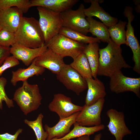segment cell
Returning a JSON list of instances; mask_svg holds the SVG:
<instances>
[{
	"instance_id": "cell-1",
	"label": "cell",
	"mask_w": 140,
	"mask_h": 140,
	"mask_svg": "<svg viewBox=\"0 0 140 140\" xmlns=\"http://www.w3.org/2000/svg\"><path fill=\"white\" fill-rule=\"evenodd\" d=\"M99 61L97 75L110 77L123 68H130L122 55L120 47L111 39L105 47L99 49Z\"/></svg>"
},
{
	"instance_id": "cell-2",
	"label": "cell",
	"mask_w": 140,
	"mask_h": 140,
	"mask_svg": "<svg viewBox=\"0 0 140 140\" xmlns=\"http://www.w3.org/2000/svg\"><path fill=\"white\" fill-rule=\"evenodd\" d=\"M15 34V44L31 48L39 47L45 44L38 21L34 18L23 17Z\"/></svg>"
},
{
	"instance_id": "cell-3",
	"label": "cell",
	"mask_w": 140,
	"mask_h": 140,
	"mask_svg": "<svg viewBox=\"0 0 140 140\" xmlns=\"http://www.w3.org/2000/svg\"><path fill=\"white\" fill-rule=\"evenodd\" d=\"M23 82L22 86L15 91L13 100L24 114L27 115L39 108L41 104L42 97L37 84H30L27 80Z\"/></svg>"
},
{
	"instance_id": "cell-4",
	"label": "cell",
	"mask_w": 140,
	"mask_h": 140,
	"mask_svg": "<svg viewBox=\"0 0 140 140\" xmlns=\"http://www.w3.org/2000/svg\"><path fill=\"white\" fill-rule=\"evenodd\" d=\"M45 45L48 49L63 58L69 57L73 60L83 52L85 45L59 34Z\"/></svg>"
},
{
	"instance_id": "cell-5",
	"label": "cell",
	"mask_w": 140,
	"mask_h": 140,
	"mask_svg": "<svg viewBox=\"0 0 140 140\" xmlns=\"http://www.w3.org/2000/svg\"><path fill=\"white\" fill-rule=\"evenodd\" d=\"M37 9L39 16V24L46 44L52 38L59 34L62 27L60 13L41 7H37Z\"/></svg>"
},
{
	"instance_id": "cell-6",
	"label": "cell",
	"mask_w": 140,
	"mask_h": 140,
	"mask_svg": "<svg viewBox=\"0 0 140 140\" xmlns=\"http://www.w3.org/2000/svg\"><path fill=\"white\" fill-rule=\"evenodd\" d=\"M85 9L84 5L81 4L76 10L71 9L61 13L62 27L86 35L89 32V24Z\"/></svg>"
},
{
	"instance_id": "cell-7",
	"label": "cell",
	"mask_w": 140,
	"mask_h": 140,
	"mask_svg": "<svg viewBox=\"0 0 140 140\" xmlns=\"http://www.w3.org/2000/svg\"><path fill=\"white\" fill-rule=\"evenodd\" d=\"M57 79L67 89L79 95L87 88L86 79L81 76L69 65L65 64L56 75Z\"/></svg>"
},
{
	"instance_id": "cell-8",
	"label": "cell",
	"mask_w": 140,
	"mask_h": 140,
	"mask_svg": "<svg viewBox=\"0 0 140 140\" xmlns=\"http://www.w3.org/2000/svg\"><path fill=\"white\" fill-rule=\"evenodd\" d=\"M110 78L109 88L111 92L117 94L131 92L140 98V78L127 77L121 70L115 73Z\"/></svg>"
},
{
	"instance_id": "cell-9",
	"label": "cell",
	"mask_w": 140,
	"mask_h": 140,
	"mask_svg": "<svg viewBox=\"0 0 140 140\" xmlns=\"http://www.w3.org/2000/svg\"><path fill=\"white\" fill-rule=\"evenodd\" d=\"M133 8L129 6L125 7L123 12L124 16L128 19L126 25V45L129 46L133 53V60L134 63L133 70L140 74V46L138 40L135 37L134 29L131 23L135 18L133 13Z\"/></svg>"
},
{
	"instance_id": "cell-10",
	"label": "cell",
	"mask_w": 140,
	"mask_h": 140,
	"mask_svg": "<svg viewBox=\"0 0 140 140\" xmlns=\"http://www.w3.org/2000/svg\"><path fill=\"white\" fill-rule=\"evenodd\" d=\"M104 102V99L103 98L91 105L85 104L79 112L75 122L79 125L87 127L101 124V114Z\"/></svg>"
},
{
	"instance_id": "cell-11",
	"label": "cell",
	"mask_w": 140,
	"mask_h": 140,
	"mask_svg": "<svg viewBox=\"0 0 140 140\" xmlns=\"http://www.w3.org/2000/svg\"><path fill=\"white\" fill-rule=\"evenodd\" d=\"M48 107L51 111L56 113L59 119H62L80 111L82 106L75 104L71 99L64 94L59 93L55 94Z\"/></svg>"
},
{
	"instance_id": "cell-12",
	"label": "cell",
	"mask_w": 140,
	"mask_h": 140,
	"mask_svg": "<svg viewBox=\"0 0 140 140\" xmlns=\"http://www.w3.org/2000/svg\"><path fill=\"white\" fill-rule=\"evenodd\" d=\"M106 114L109 118L107 127L111 134L115 137V140H123L125 136L132 134V131L126 125L123 112L111 108L107 111Z\"/></svg>"
},
{
	"instance_id": "cell-13",
	"label": "cell",
	"mask_w": 140,
	"mask_h": 140,
	"mask_svg": "<svg viewBox=\"0 0 140 140\" xmlns=\"http://www.w3.org/2000/svg\"><path fill=\"white\" fill-rule=\"evenodd\" d=\"M48 48L44 45L36 48H31L15 44L10 47V53L26 66H29L33 60L40 56Z\"/></svg>"
},
{
	"instance_id": "cell-14",
	"label": "cell",
	"mask_w": 140,
	"mask_h": 140,
	"mask_svg": "<svg viewBox=\"0 0 140 140\" xmlns=\"http://www.w3.org/2000/svg\"><path fill=\"white\" fill-rule=\"evenodd\" d=\"M34 60L36 65L47 68L56 75L65 64L63 58L48 48Z\"/></svg>"
},
{
	"instance_id": "cell-15",
	"label": "cell",
	"mask_w": 140,
	"mask_h": 140,
	"mask_svg": "<svg viewBox=\"0 0 140 140\" xmlns=\"http://www.w3.org/2000/svg\"><path fill=\"white\" fill-rule=\"evenodd\" d=\"M23 13L16 7L0 10V27L15 33L23 18Z\"/></svg>"
},
{
	"instance_id": "cell-16",
	"label": "cell",
	"mask_w": 140,
	"mask_h": 140,
	"mask_svg": "<svg viewBox=\"0 0 140 140\" xmlns=\"http://www.w3.org/2000/svg\"><path fill=\"white\" fill-rule=\"evenodd\" d=\"M79 113H76L68 117L59 119L58 123L53 127L45 124L44 128L48 135L46 140L60 139L68 134L71 131V126L75 122Z\"/></svg>"
},
{
	"instance_id": "cell-17",
	"label": "cell",
	"mask_w": 140,
	"mask_h": 140,
	"mask_svg": "<svg viewBox=\"0 0 140 140\" xmlns=\"http://www.w3.org/2000/svg\"><path fill=\"white\" fill-rule=\"evenodd\" d=\"M97 0H85L84 2L91 3L90 6L84 9V13L87 17L95 16L100 19L107 27H109L117 23V19L111 16L106 12L99 4L100 1ZM103 1H100L101 2Z\"/></svg>"
},
{
	"instance_id": "cell-18",
	"label": "cell",
	"mask_w": 140,
	"mask_h": 140,
	"mask_svg": "<svg viewBox=\"0 0 140 140\" xmlns=\"http://www.w3.org/2000/svg\"><path fill=\"white\" fill-rule=\"evenodd\" d=\"M86 79L88 90L85 104L90 105L100 99L104 98L106 93L103 83L97 78Z\"/></svg>"
},
{
	"instance_id": "cell-19",
	"label": "cell",
	"mask_w": 140,
	"mask_h": 140,
	"mask_svg": "<svg viewBox=\"0 0 140 140\" xmlns=\"http://www.w3.org/2000/svg\"><path fill=\"white\" fill-rule=\"evenodd\" d=\"M79 1V0H31L30 6L43 7L55 12L61 13L71 9Z\"/></svg>"
},
{
	"instance_id": "cell-20",
	"label": "cell",
	"mask_w": 140,
	"mask_h": 140,
	"mask_svg": "<svg viewBox=\"0 0 140 140\" xmlns=\"http://www.w3.org/2000/svg\"><path fill=\"white\" fill-rule=\"evenodd\" d=\"M45 70V68L43 67L36 65L34 60L27 68H19L16 71H12L11 82L13 86H15L18 81L23 82L34 75H41Z\"/></svg>"
},
{
	"instance_id": "cell-21",
	"label": "cell",
	"mask_w": 140,
	"mask_h": 140,
	"mask_svg": "<svg viewBox=\"0 0 140 140\" xmlns=\"http://www.w3.org/2000/svg\"><path fill=\"white\" fill-rule=\"evenodd\" d=\"M73 125L74 127L73 129L63 137L58 139H53L50 140H70L84 135L90 136L96 132L103 130L105 127V125L102 124L97 126L87 127L79 125L75 122Z\"/></svg>"
},
{
	"instance_id": "cell-22",
	"label": "cell",
	"mask_w": 140,
	"mask_h": 140,
	"mask_svg": "<svg viewBox=\"0 0 140 140\" xmlns=\"http://www.w3.org/2000/svg\"><path fill=\"white\" fill-rule=\"evenodd\" d=\"M99 49L98 43L94 42L85 45L83 51L87 58L94 78H96L97 76Z\"/></svg>"
},
{
	"instance_id": "cell-23",
	"label": "cell",
	"mask_w": 140,
	"mask_h": 140,
	"mask_svg": "<svg viewBox=\"0 0 140 140\" xmlns=\"http://www.w3.org/2000/svg\"><path fill=\"white\" fill-rule=\"evenodd\" d=\"M86 19L89 24V32L95 36L100 41L108 43L111 38L107 27L93 17H87Z\"/></svg>"
},
{
	"instance_id": "cell-24",
	"label": "cell",
	"mask_w": 140,
	"mask_h": 140,
	"mask_svg": "<svg viewBox=\"0 0 140 140\" xmlns=\"http://www.w3.org/2000/svg\"><path fill=\"white\" fill-rule=\"evenodd\" d=\"M127 24L126 22L120 20L117 23L108 28L111 39L118 46L126 44V31L125 28Z\"/></svg>"
},
{
	"instance_id": "cell-25",
	"label": "cell",
	"mask_w": 140,
	"mask_h": 140,
	"mask_svg": "<svg viewBox=\"0 0 140 140\" xmlns=\"http://www.w3.org/2000/svg\"><path fill=\"white\" fill-rule=\"evenodd\" d=\"M69 65L85 78H93L89 64L86 55L83 52L73 59Z\"/></svg>"
},
{
	"instance_id": "cell-26",
	"label": "cell",
	"mask_w": 140,
	"mask_h": 140,
	"mask_svg": "<svg viewBox=\"0 0 140 140\" xmlns=\"http://www.w3.org/2000/svg\"><path fill=\"white\" fill-rule=\"evenodd\" d=\"M59 34L64 35L75 41L85 44L94 42H100V40L96 37L87 36L78 32L63 27L60 29Z\"/></svg>"
},
{
	"instance_id": "cell-27",
	"label": "cell",
	"mask_w": 140,
	"mask_h": 140,
	"mask_svg": "<svg viewBox=\"0 0 140 140\" xmlns=\"http://www.w3.org/2000/svg\"><path fill=\"white\" fill-rule=\"evenodd\" d=\"M43 117L44 115L41 113L34 121H30L27 119L24 120L25 123L34 131L36 136V140H46L48 137L47 133L43 127L42 120Z\"/></svg>"
},
{
	"instance_id": "cell-28",
	"label": "cell",
	"mask_w": 140,
	"mask_h": 140,
	"mask_svg": "<svg viewBox=\"0 0 140 140\" xmlns=\"http://www.w3.org/2000/svg\"><path fill=\"white\" fill-rule=\"evenodd\" d=\"M16 7L24 13L27 12L30 6L29 0H0V10Z\"/></svg>"
},
{
	"instance_id": "cell-29",
	"label": "cell",
	"mask_w": 140,
	"mask_h": 140,
	"mask_svg": "<svg viewBox=\"0 0 140 140\" xmlns=\"http://www.w3.org/2000/svg\"><path fill=\"white\" fill-rule=\"evenodd\" d=\"M15 43V33L2 29L0 31V46L10 47Z\"/></svg>"
},
{
	"instance_id": "cell-30",
	"label": "cell",
	"mask_w": 140,
	"mask_h": 140,
	"mask_svg": "<svg viewBox=\"0 0 140 140\" xmlns=\"http://www.w3.org/2000/svg\"><path fill=\"white\" fill-rule=\"evenodd\" d=\"M7 83L6 79L4 77H0V109L2 108V102L4 101L9 108L14 107L12 99H10L7 95L5 87Z\"/></svg>"
},
{
	"instance_id": "cell-31",
	"label": "cell",
	"mask_w": 140,
	"mask_h": 140,
	"mask_svg": "<svg viewBox=\"0 0 140 140\" xmlns=\"http://www.w3.org/2000/svg\"><path fill=\"white\" fill-rule=\"evenodd\" d=\"M20 64L19 60L12 55L8 57L0 66V77L3 73L8 68L16 66Z\"/></svg>"
},
{
	"instance_id": "cell-32",
	"label": "cell",
	"mask_w": 140,
	"mask_h": 140,
	"mask_svg": "<svg viewBox=\"0 0 140 140\" xmlns=\"http://www.w3.org/2000/svg\"><path fill=\"white\" fill-rule=\"evenodd\" d=\"M22 131V129L19 128L13 135L7 132L0 134V140H17L18 136Z\"/></svg>"
},
{
	"instance_id": "cell-33",
	"label": "cell",
	"mask_w": 140,
	"mask_h": 140,
	"mask_svg": "<svg viewBox=\"0 0 140 140\" xmlns=\"http://www.w3.org/2000/svg\"><path fill=\"white\" fill-rule=\"evenodd\" d=\"M10 47H6L0 46V66L5 59L10 56Z\"/></svg>"
},
{
	"instance_id": "cell-34",
	"label": "cell",
	"mask_w": 140,
	"mask_h": 140,
	"mask_svg": "<svg viewBox=\"0 0 140 140\" xmlns=\"http://www.w3.org/2000/svg\"><path fill=\"white\" fill-rule=\"evenodd\" d=\"M75 140H90V136L84 135L78 138Z\"/></svg>"
},
{
	"instance_id": "cell-35",
	"label": "cell",
	"mask_w": 140,
	"mask_h": 140,
	"mask_svg": "<svg viewBox=\"0 0 140 140\" xmlns=\"http://www.w3.org/2000/svg\"><path fill=\"white\" fill-rule=\"evenodd\" d=\"M102 137V135L101 133L97 134L95 136L94 140H101Z\"/></svg>"
},
{
	"instance_id": "cell-36",
	"label": "cell",
	"mask_w": 140,
	"mask_h": 140,
	"mask_svg": "<svg viewBox=\"0 0 140 140\" xmlns=\"http://www.w3.org/2000/svg\"><path fill=\"white\" fill-rule=\"evenodd\" d=\"M2 29V28L0 27V31Z\"/></svg>"
}]
</instances>
